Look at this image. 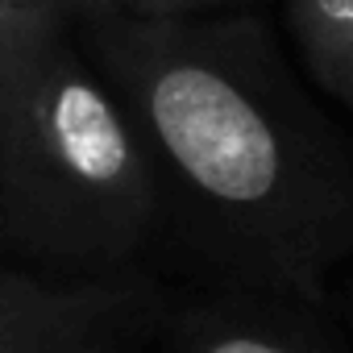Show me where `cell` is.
Here are the masks:
<instances>
[{"label":"cell","mask_w":353,"mask_h":353,"mask_svg":"<svg viewBox=\"0 0 353 353\" xmlns=\"http://www.w3.org/2000/svg\"><path fill=\"white\" fill-rule=\"evenodd\" d=\"M75 5H100V9H117L129 17H212V13H241L258 0H75Z\"/></svg>","instance_id":"cell-7"},{"label":"cell","mask_w":353,"mask_h":353,"mask_svg":"<svg viewBox=\"0 0 353 353\" xmlns=\"http://www.w3.org/2000/svg\"><path fill=\"white\" fill-rule=\"evenodd\" d=\"M67 13L216 287L320 303L353 266V141L270 21L250 9L154 21L75 0Z\"/></svg>","instance_id":"cell-1"},{"label":"cell","mask_w":353,"mask_h":353,"mask_svg":"<svg viewBox=\"0 0 353 353\" xmlns=\"http://www.w3.org/2000/svg\"><path fill=\"white\" fill-rule=\"evenodd\" d=\"M63 17H67V5L21 9V5H5L0 0V129H5V117L13 108V96H17L34 54L59 30Z\"/></svg>","instance_id":"cell-6"},{"label":"cell","mask_w":353,"mask_h":353,"mask_svg":"<svg viewBox=\"0 0 353 353\" xmlns=\"http://www.w3.org/2000/svg\"><path fill=\"white\" fill-rule=\"evenodd\" d=\"M283 17L307 75L353 112V0H283Z\"/></svg>","instance_id":"cell-5"},{"label":"cell","mask_w":353,"mask_h":353,"mask_svg":"<svg viewBox=\"0 0 353 353\" xmlns=\"http://www.w3.org/2000/svg\"><path fill=\"white\" fill-rule=\"evenodd\" d=\"M158 216L154 162L67 13L0 129V237L38 274L108 279L133 270Z\"/></svg>","instance_id":"cell-2"},{"label":"cell","mask_w":353,"mask_h":353,"mask_svg":"<svg viewBox=\"0 0 353 353\" xmlns=\"http://www.w3.org/2000/svg\"><path fill=\"white\" fill-rule=\"evenodd\" d=\"M345 312L353 320V266H349V279H345Z\"/></svg>","instance_id":"cell-9"},{"label":"cell","mask_w":353,"mask_h":353,"mask_svg":"<svg viewBox=\"0 0 353 353\" xmlns=\"http://www.w3.org/2000/svg\"><path fill=\"white\" fill-rule=\"evenodd\" d=\"M162 295L137 270L54 279L0 270V353H137L154 336Z\"/></svg>","instance_id":"cell-3"},{"label":"cell","mask_w":353,"mask_h":353,"mask_svg":"<svg viewBox=\"0 0 353 353\" xmlns=\"http://www.w3.org/2000/svg\"><path fill=\"white\" fill-rule=\"evenodd\" d=\"M154 336L170 353H336L303 303L225 287L200 299H162Z\"/></svg>","instance_id":"cell-4"},{"label":"cell","mask_w":353,"mask_h":353,"mask_svg":"<svg viewBox=\"0 0 353 353\" xmlns=\"http://www.w3.org/2000/svg\"><path fill=\"white\" fill-rule=\"evenodd\" d=\"M5 5H21V9H50V5H67V0H5Z\"/></svg>","instance_id":"cell-8"}]
</instances>
